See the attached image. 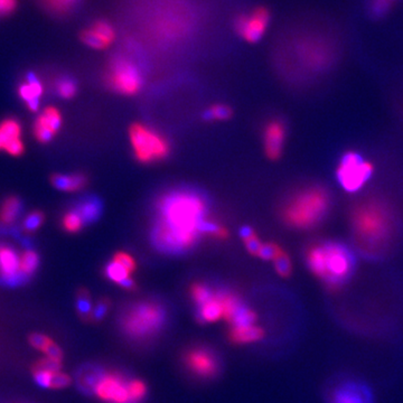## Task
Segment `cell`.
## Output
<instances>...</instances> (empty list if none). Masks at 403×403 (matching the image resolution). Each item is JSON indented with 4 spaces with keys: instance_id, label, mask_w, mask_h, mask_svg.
<instances>
[{
    "instance_id": "7bdbcfd3",
    "label": "cell",
    "mask_w": 403,
    "mask_h": 403,
    "mask_svg": "<svg viewBox=\"0 0 403 403\" xmlns=\"http://www.w3.org/2000/svg\"><path fill=\"white\" fill-rule=\"evenodd\" d=\"M112 259L117 261L118 263H120L121 266L125 267L130 274L136 271V269H137V262L132 255H129L128 252L117 251Z\"/></svg>"
},
{
    "instance_id": "d590c367",
    "label": "cell",
    "mask_w": 403,
    "mask_h": 403,
    "mask_svg": "<svg viewBox=\"0 0 403 403\" xmlns=\"http://www.w3.org/2000/svg\"><path fill=\"white\" fill-rule=\"evenodd\" d=\"M55 91L62 99H72L78 92V84L69 76H62L55 82Z\"/></svg>"
},
{
    "instance_id": "ac0fdd59",
    "label": "cell",
    "mask_w": 403,
    "mask_h": 403,
    "mask_svg": "<svg viewBox=\"0 0 403 403\" xmlns=\"http://www.w3.org/2000/svg\"><path fill=\"white\" fill-rule=\"evenodd\" d=\"M108 367L100 363H85L78 367L74 374L78 389L85 395H94L95 389L100 383Z\"/></svg>"
},
{
    "instance_id": "e575fe53",
    "label": "cell",
    "mask_w": 403,
    "mask_h": 403,
    "mask_svg": "<svg viewBox=\"0 0 403 403\" xmlns=\"http://www.w3.org/2000/svg\"><path fill=\"white\" fill-rule=\"evenodd\" d=\"M233 115V110L227 104H213L203 113V119L206 121L227 120Z\"/></svg>"
},
{
    "instance_id": "9a60e30c",
    "label": "cell",
    "mask_w": 403,
    "mask_h": 403,
    "mask_svg": "<svg viewBox=\"0 0 403 403\" xmlns=\"http://www.w3.org/2000/svg\"><path fill=\"white\" fill-rule=\"evenodd\" d=\"M22 129L20 121L7 118L0 122V151L10 156L20 157L25 153L22 139Z\"/></svg>"
},
{
    "instance_id": "7dc6e473",
    "label": "cell",
    "mask_w": 403,
    "mask_h": 403,
    "mask_svg": "<svg viewBox=\"0 0 403 403\" xmlns=\"http://www.w3.org/2000/svg\"><path fill=\"white\" fill-rule=\"evenodd\" d=\"M17 8V0H0V17L8 16Z\"/></svg>"
},
{
    "instance_id": "5bb4252c",
    "label": "cell",
    "mask_w": 403,
    "mask_h": 403,
    "mask_svg": "<svg viewBox=\"0 0 403 403\" xmlns=\"http://www.w3.org/2000/svg\"><path fill=\"white\" fill-rule=\"evenodd\" d=\"M0 281L8 285H17L25 279L20 272V255L10 244L0 243Z\"/></svg>"
},
{
    "instance_id": "484cf974",
    "label": "cell",
    "mask_w": 403,
    "mask_h": 403,
    "mask_svg": "<svg viewBox=\"0 0 403 403\" xmlns=\"http://www.w3.org/2000/svg\"><path fill=\"white\" fill-rule=\"evenodd\" d=\"M215 287H212L204 281H195L190 285V289H188L190 302H193L195 308L202 307L213 298H215Z\"/></svg>"
},
{
    "instance_id": "8fae6325",
    "label": "cell",
    "mask_w": 403,
    "mask_h": 403,
    "mask_svg": "<svg viewBox=\"0 0 403 403\" xmlns=\"http://www.w3.org/2000/svg\"><path fill=\"white\" fill-rule=\"evenodd\" d=\"M132 374L121 367H108L94 391L102 403H136L129 392V381Z\"/></svg>"
},
{
    "instance_id": "4316f807",
    "label": "cell",
    "mask_w": 403,
    "mask_h": 403,
    "mask_svg": "<svg viewBox=\"0 0 403 403\" xmlns=\"http://www.w3.org/2000/svg\"><path fill=\"white\" fill-rule=\"evenodd\" d=\"M22 208L20 199L16 196H9L3 201L0 208V222L5 225L14 223L20 218Z\"/></svg>"
},
{
    "instance_id": "8992f818",
    "label": "cell",
    "mask_w": 403,
    "mask_h": 403,
    "mask_svg": "<svg viewBox=\"0 0 403 403\" xmlns=\"http://www.w3.org/2000/svg\"><path fill=\"white\" fill-rule=\"evenodd\" d=\"M178 363L182 372L199 383L214 382L224 369L223 356L220 351L205 341H193L183 347Z\"/></svg>"
},
{
    "instance_id": "3957f363",
    "label": "cell",
    "mask_w": 403,
    "mask_h": 403,
    "mask_svg": "<svg viewBox=\"0 0 403 403\" xmlns=\"http://www.w3.org/2000/svg\"><path fill=\"white\" fill-rule=\"evenodd\" d=\"M171 317V309L158 297L132 300L118 311L117 334L134 350H148L167 333Z\"/></svg>"
},
{
    "instance_id": "4dcf8cb0",
    "label": "cell",
    "mask_w": 403,
    "mask_h": 403,
    "mask_svg": "<svg viewBox=\"0 0 403 403\" xmlns=\"http://www.w3.org/2000/svg\"><path fill=\"white\" fill-rule=\"evenodd\" d=\"M39 266V257L33 250H26L20 253V272L24 279L31 278Z\"/></svg>"
},
{
    "instance_id": "30bf717a",
    "label": "cell",
    "mask_w": 403,
    "mask_h": 403,
    "mask_svg": "<svg viewBox=\"0 0 403 403\" xmlns=\"http://www.w3.org/2000/svg\"><path fill=\"white\" fill-rule=\"evenodd\" d=\"M106 87L119 94H137L143 85V76L139 67L125 56H115L109 62L104 76Z\"/></svg>"
},
{
    "instance_id": "681fc988",
    "label": "cell",
    "mask_w": 403,
    "mask_h": 403,
    "mask_svg": "<svg viewBox=\"0 0 403 403\" xmlns=\"http://www.w3.org/2000/svg\"><path fill=\"white\" fill-rule=\"evenodd\" d=\"M255 234H257V233L255 232V229H252L249 225H244V227H241L240 235L241 238L243 239V241L246 240V239L251 238V236Z\"/></svg>"
},
{
    "instance_id": "b9f144b4",
    "label": "cell",
    "mask_w": 403,
    "mask_h": 403,
    "mask_svg": "<svg viewBox=\"0 0 403 403\" xmlns=\"http://www.w3.org/2000/svg\"><path fill=\"white\" fill-rule=\"evenodd\" d=\"M285 250L279 246V244L274 243V242H268V243H263L261 246L260 252L257 257H261L262 260H272L277 259L280 255H283Z\"/></svg>"
},
{
    "instance_id": "ffe728a7",
    "label": "cell",
    "mask_w": 403,
    "mask_h": 403,
    "mask_svg": "<svg viewBox=\"0 0 403 403\" xmlns=\"http://www.w3.org/2000/svg\"><path fill=\"white\" fill-rule=\"evenodd\" d=\"M264 337H266V330L257 325L244 326V327H229L227 333V341L236 346L253 344V343L262 341Z\"/></svg>"
},
{
    "instance_id": "7402d4cb",
    "label": "cell",
    "mask_w": 403,
    "mask_h": 403,
    "mask_svg": "<svg viewBox=\"0 0 403 403\" xmlns=\"http://www.w3.org/2000/svg\"><path fill=\"white\" fill-rule=\"evenodd\" d=\"M50 183L57 190L73 193L83 190L89 183V178L83 173L54 174L50 177Z\"/></svg>"
},
{
    "instance_id": "cb8c5ba5",
    "label": "cell",
    "mask_w": 403,
    "mask_h": 403,
    "mask_svg": "<svg viewBox=\"0 0 403 403\" xmlns=\"http://www.w3.org/2000/svg\"><path fill=\"white\" fill-rule=\"evenodd\" d=\"M194 317L196 323L199 325L212 324L223 319V307L216 294L215 298H213L202 307L195 308Z\"/></svg>"
},
{
    "instance_id": "836d02e7",
    "label": "cell",
    "mask_w": 403,
    "mask_h": 403,
    "mask_svg": "<svg viewBox=\"0 0 403 403\" xmlns=\"http://www.w3.org/2000/svg\"><path fill=\"white\" fill-rule=\"evenodd\" d=\"M201 233L202 235H207L216 240H227L229 238V231L227 227L208 218L202 223Z\"/></svg>"
},
{
    "instance_id": "5b68a950",
    "label": "cell",
    "mask_w": 403,
    "mask_h": 403,
    "mask_svg": "<svg viewBox=\"0 0 403 403\" xmlns=\"http://www.w3.org/2000/svg\"><path fill=\"white\" fill-rule=\"evenodd\" d=\"M333 206V196L323 185L309 184L295 190L279 208L281 221L291 229L306 231L318 227Z\"/></svg>"
},
{
    "instance_id": "6da1fadb",
    "label": "cell",
    "mask_w": 403,
    "mask_h": 403,
    "mask_svg": "<svg viewBox=\"0 0 403 403\" xmlns=\"http://www.w3.org/2000/svg\"><path fill=\"white\" fill-rule=\"evenodd\" d=\"M151 242L167 255H182L202 236V223L208 218V203L195 188H173L162 193L155 205Z\"/></svg>"
},
{
    "instance_id": "f546056e",
    "label": "cell",
    "mask_w": 403,
    "mask_h": 403,
    "mask_svg": "<svg viewBox=\"0 0 403 403\" xmlns=\"http://www.w3.org/2000/svg\"><path fill=\"white\" fill-rule=\"evenodd\" d=\"M102 274H104L106 279L115 283V285H119L122 280L127 279V278L132 276V274L125 267L121 266L120 263H118L113 259L106 263V266L104 267V270H102Z\"/></svg>"
},
{
    "instance_id": "8d00e7d4",
    "label": "cell",
    "mask_w": 403,
    "mask_h": 403,
    "mask_svg": "<svg viewBox=\"0 0 403 403\" xmlns=\"http://www.w3.org/2000/svg\"><path fill=\"white\" fill-rule=\"evenodd\" d=\"M112 307V302L108 297H101L100 299L93 306L91 315V324H99L106 318Z\"/></svg>"
},
{
    "instance_id": "d4e9b609",
    "label": "cell",
    "mask_w": 403,
    "mask_h": 403,
    "mask_svg": "<svg viewBox=\"0 0 403 403\" xmlns=\"http://www.w3.org/2000/svg\"><path fill=\"white\" fill-rule=\"evenodd\" d=\"M401 0H364V11L374 22L384 20L391 14Z\"/></svg>"
},
{
    "instance_id": "44dd1931",
    "label": "cell",
    "mask_w": 403,
    "mask_h": 403,
    "mask_svg": "<svg viewBox=\"0 0 403 403\" xmlns=\"http://www.w3.org/2000/svg\"><path fill=\"white\" fill-rule=\"evenodd\" d=\"M34 381L44 389L62 390L72 384V378L63 371H31Z\"/></svg>"
},
{
    "instance_id": "1f68e13d",
    "label": "cell",
    "mask_w": 403,
    "mask_h": 403,
    "mask_svg": "<svg viewBox=\"0 0 403 403\" xmlns=\"http://www.w3.org/2000/svg\"><path fill=\"white\" fill-rule=\"evenodd\" d=\"M129 392L136 403H143L149 395V386L143 379L132 375L129 381Z\"/></svg>"
},
{
    "instance_id": "83f0119b",
    "label": "cell",
    "mask_w": 403,
    "mask_h": 403,
    "mask_svg": "<svg viewBox=\"0 0 403 403\" xmlns=\"http://www.w3.org/2000/svg\"><path fill=\"white\" fill-rule=\"evenodd\" d=\"M76 313L81 318L82 322L91 324V315L93 311V302L91 299L90 291L84 287H80L76 291Z\"/></svg>"
},
{
    "instance_id": "f1b7e54d",
    "label": "cell",
    "mask_w": 403,
    "mask_h": 403,
    "mask_svg": "<svg viewBox=\"0 0 403 403\" xmlns=\"http://www.w3.org/2000/svg\"><path fill=\"white\" fill-rule=\"evenodd\" d=\"M257 319H259L257 313L249 306L243 304L233 313V316L231 317L227 324L229 325V327H244V326L255 325Z\"/></svg>"
},
{
    "instance_id": "d6a6232c",
    "label": "cell",
    "mask_w": 403,
    "mask_h": 403,
    "mask_svg": "<svg viewBox=\"0 0 403 403\" xmlns=\"http://www.w3.org/2000/svg\"><path fill=\"white\" fill-rule=\"evenodd\" d=\"M61 224L63 229L67 233H78L85 225L81 215L74 208H70L63 214Z\"/></svg>"
},
{
    "instance_id": "ab89813d",
    "label": "cell",
    "mask_w": 403,
    "mask_h": 403,
    "mask_svg": "<svg viewBox=\"0 0 403 403\" xmlns=\"http://www.w3.org/2000/svg\"><path fill=\"white\" fill-rule=\"evenodd\" d=\"M274 269L280 277L289 278L292 274V262L287 252H283L274 260Z\"/></svg>"
},
{
    "instance_id": "c3c4849f",
    "label": "cell",
    "mask_w": 403,
    "mask_h": 403,
    "mask_svg": "<svg viewBox=\"0 0 403 403\" xmlns=\"http://www.w3.org/2000/svg\"><path fill=\"white\" fill-rule=\"evenodd\" d=\"M118 285H119L120 288L128 291V292H136V291H138V289H139V285H138L137 281H136L132 276L127 278V279L122 280V281H121V283Z\"/></svg>"
},
{
    "instance_id": "bcb514c9",
    "label": "cell",
    "mask_w": 403,
    "mask_h": 403,
    "mask_svg": "<svg viewBox=\"0 0 403 403\" xmlns=\"http://www.w3.org/2000/svg\"><path fill=\"white\" fill-rule=\"evenodd\" d=\"M44 354L45 356H48V358L59 360V361H63V358H64V354H63V351H62L61 347L56 344L54 341H52V343L48 345V348L44 351Z\"/></svg>"
},
{
    "instance_id": "9c48e42d",
    "label": "cell",
    "mask_w": 403,
    "mask_h": 403,
    "mask_svg": "<svg viewBox=\"0 0 403 403\" xmlns=\"http://www.w3.org/2000/svg\"><path fill=\"white\" fill-rule=\"evenodd\" d=\"M375 167L358 151L348 150L341 155L336 166L335 175L339 186L350 194L358 193L372 178Z\"/></svg>"
},
{
    "instance_id": "ee69618b",
    "label": "cell",
    "mask_w": 403,
    "mask_h": 403,
    "mask_svg": "<svg viewBox=\"0 0 403 403\" xmlns=\"http://www.w3.org/2000/svg\"><path fill=\"white\" fill-rule=\"evenodd\" d=\"M52 341H53V339L48 337V335L41 333H33L29 335V337H28L29 344H31L34 348L42 351L43 353H44V351L48 348V345L52 343Z\"/></svg>"
},
{
    "instance_id": "7a4b0ae2",
    "label": "cell",
    "mask_w": 403,
    "mask_h": 403,
    "mask_svg": "<svg viewBox=\"0 0 403 403\" xmlns=\"http://www.w3.org/2000/svg\"><path fill=\"white\" fill-rule=\"evenodd\" d=\"M350 229L356 248L369 257L383 255L395 242L397 216L383 197H365L351 207Z\"/></svg>"
},
{
    "instance_id": "4fadbf2b",
    "label": "cell",
    "mask_w": 403,
    "mask_h": 403,
    "mask_svg": "<svg viewBox=\"0 0 403 403\" xmlns=\"http://www.w3.org/2000/svg\"><path fill=\"white\" fill-rule=\"evenodd\" d=\"M117 38L115 28L106 20H97L81 33V41L93 50H106Z\"/></svg>"
},
{
    "instance_id": "f35d334b",
    "label": "cell",
    "mask_w": 403,
    "mask_h": 403,
    "mask_svg": "<svg viewBox=\"0 0 403 403\" xmlns=\"http://www.w3.org/2000/svg\"><path fill=\"white\" fill-rule=\"evenodd\" d=\"M45 215L41 211H33L28 213L25 220L22 222V229L26 233H34L42 227L44 223Z\"/></svg>"
},
{
    "instance_id": "2e32d148",
    "label": "cell",
    "mask_w": 403,
    "mask_h": 403,
    "mask_svg": "<svg viewBox=\"0 0 403 403\" xmlns=\"http://www.w3.org/2000/svg\"><path fill=\"white\" fill-rule=\"evenodd\" d=\"M287 137V126L280 119H272L267 123L263 130L264 153L269 160H279L283 155V146Z\"/></svg>"
},
{
    "instance_id": "e0dca14e",
    "label": "cell",
    "mask_w": 403,
    "mask_h": 403,
    "mask_svg": "<svg viewBox=\"0 0 403 403\" xmlns=\"http://www.w3.org/2000/svg\"><path fill=\"white\" fill-rule=\"evenodd\" d=\"M62 113L55 106H48L37 117L34 123L33 132L37 141L50 143L62 126Z\"/></svg>"
},
{
    "instance_id": "ba28073f",
    "label": "cell",
    "mask_w": 403,
    "mask_h": 403,
    "mask_svg": "<svg viewBox=\"0 0 403 403\" xmlns=\"http://www.w3.org/2000/svg\"><path fill=\"white\" fill-rule=\"evenodd\" d=\"M129 137L136 160L153 164L166 160L171 154V145L162 134L143 123H134L129 128Z\"/></svg>"
},
{
    "instance_id": "d6986e66",
    "label": "cell",
    "mask_w": 403,
    "mask_h": 403,
    "mask_svg": "<svg viewBox=\"0 0 403 403\" xmlns=\"http://www.w3.org/2000/svg\"><path fill=\"white\" fill-rule=\"evenodd\" d=\"M44 93V87L38 76L34 73H28L26 78L20 82L18 87V95L24 102L28 110L36 112L39 108V101Z\"/></svg>"
},
{
    "instance_id": "f6af8a7d",
    "label": "cell",
    "mask_w": 403,
    "mask_h": 403,
    "mask_svg": "<svg viewBox=\"0 0 403 403\" xmlns=\"http://www.w3.org/2000/svg\"><path fill=\"white\" fill-rule=\"evenodd\" d=\"M244 244H246V250L249 251V253H251L252 255H255V257H257L259 252H260L261 246H262L263 243L261 242L259 236L255 234L253 235V236H251V238L244 240Z\"/></svg>"
},
{
    "instance_id": "603a6c76",
    "label": "cell",
    "mask_w": 403,
    "mask_h": 403,
    "mask_svg": "<svg viewBox=\"0 0 403 403\" xmlns=\"http://www.w3.org/2000/svg\"><path fill=\"white\" fill-rule=\"evenodd\" d=\"M73 208L81 215L84 224L87 225L98 221L102 214L104 204L97 196H85L80 199Z\"/></svg>"
},
{
    "instance_id": "7c38bea8",
    "label": "cell",
    "mask_w": 403,
    "mask_h": 403,
    "mask_svg": "<svg viewBox=\"0 0 403 403\" xmlns=\"http://www.w3.org/2000/svg\"><path fill=\"white\" fill-rule=\"evenodd\" d=\"M271 20L270 11L266 7H257L248 14H242L235 20V31L248 43H257L266 35Z\"/></svg>"
},
{
    "instance_id": "277c9868",
    "label": "cell",
    "mask_w": 403,
    "mask_h": 403,
    "mask_svg": "<svg viewBox=\"0 0 403 403\" xmlns=\"http://www.w3.org/2000/svg\"><path fill=\"white\" fill-rule=\"evenodd\" d=\"M308 270L322 281L330 292H337L346 285L356 268L354 253L339 241L313 242L305 251Z\"/></svg>"
},
{
    "instance_id": "52a82bcc",
    "label": "cell",
    "mask_w": 403,
    "mask_h": 403,
    "mask_svg": "<svg viewBox=\"0 0 403 403\" xmlns=\"http://www.w3.org/2000/svg\"><path fill=\"white\" fill-rule=\"evenodd\" d=\"M325 403H376L375 393L365 379L353 373L335 374L323 389Z\"/></svg>"
},
{
    "instance_id": "74e56055",
    "label": "cell",
    "mask_w": 403,
    "mask_h": 403,
    "mask_svg": "<svg viewBox=\"0 0 403 403\" xmlns=\"http://www.w3.org/2000/svg\"><path fill=\"white\" fill-rule=\"evenodd\" d=\"M44 3L46 8L54 14L65 15L76 8L80 0H44Z\"/></svg>"
},
{
    "instance_id": "60d3db41",
    "label": "cell",
    "mask_w": 403,
    "mask_h": 403,
    "mask_svg": "<svg viewBox=\"0 0 403 403\" xmlns=\"http://www.w3.org/2000/svg\"><path fill=\"white\" fill-rule=\"evenodd\" d=\"M62 369H63V361L45 356L41 360H37L31 365V371H61Z\"/></svg>"
}]
</instances>
